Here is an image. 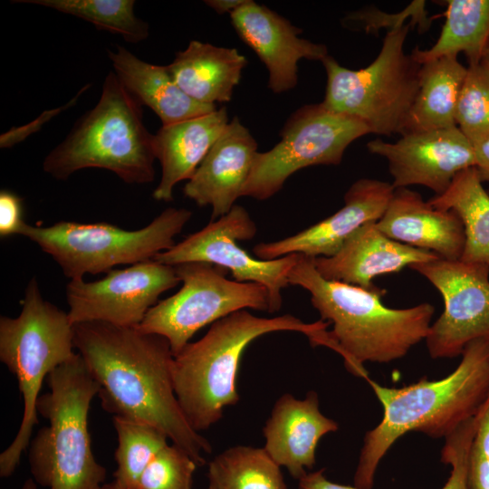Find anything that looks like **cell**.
<instances>
[{"label": "cell", "mask_w": 489, "mask_h": 489, "mask_svg": "<svg viewBox=\"0 0 489 489\" xmlns=\"http://www.w3.org/2000/svg\"><path fill=\"white\" fill-rule=\"evenodd\" d=\"M392 184L374 178H360L344 195V206L315 225L279 241L259 243L254 255L273 260L292 254L309 257L334 255L357 229L378 221L385 213L394 193Z\"/></svg>", "instance_id": "16"}, {"label": "cell", "mask_w": 489, "mask_h": 489, "mask_svg": "<svg viewBox=\"0 0 489 489\" xmlns=\"http://www.w3.org/2000/svg\"><path fill=\"white\" fill-rule=\"evenodd\" d=\"M427 201L436 208L453 210L461 218L465 242L460 260L489 268V193L475 168L459 172L443 194Z\"/></svg>", "instance_id": "26"}, {"label": "cell", "mask_w": 489, "mask_h": 489, "mask_svg": "<svg viewBox=\"0 0 489 489\" xmlns=\"http://www.w3.org/2000/svg\"><path fill=\"white\" fill-rule=\"evenodd\" d=\"M256 232L247 210L235 205L225 216L157 254L154 260L170 266L189 262L208 263L229 270L237 282L260 283L269 293L268 312L274 313L282 308V292L290 284L288 274L299 254L273 260L253 257L238 241L250 240Z\"/></svg>", "instance_id": "12"}, {"label": "cell", "mask_w": 489, "mask_h": 489, "mask_svg": "<svg viewBox=\"0 0 489 489\" xmlns=\"http://www.w3.org/2000/svg\"><path fill=\"white\" fill-rule=\"evenodd\" d=\"M71 14L92 24L99 30L120 34L139 43L148 38L149 24L135 15L133 0H16Z\"/></svg>", "instance_id": "30"}, {"label": "cell", "mask_w": 489, "mask_h": 489, "mask_svg": "<svg viewBox=\"0 0 489 489\" xmlns=\"http://www.w3.org/2000/svg\"><path fill=\"white\" fill-rule=\"evenodd\" d=\"M370 133L356 118L337 113L321 102L293 112L270 150L257 152L243 197L266 200L296 171L315 165L340 164L347 148Z\"/></svg>", "instance_id": "11"}, {"label": "cell", "mask_w": 489, "mask_h": 489, "mask_svg": "<svg viewBox=\"0 0 489 489\" xmlns=\"http://www.w3.org/2000/svg\"><path fill=\"white\" fill-rule=\"evenodd\" d=\"M229 121L225 107H221L206 115L162 126L154 134L156 158L161 166L160 180L153 191L155 200H173L175 186L191 178Z\"/></svg>", "instance_id": "22"}, {"label": "cell", "mask_w": 489, "mask_h": 489, "mask_svg": "<svg viewBox=\"0 0 489 489\" xmlns=\"http://www.w3.org/2000/svg\"><path fill=\"white\" fill-rule=\"evenodd\" d=\"M483 64H484L489 69V44L487 46V49L484 54V57L481 62Z\"/></svg>", "instance_id": "40"}, {"label": "cell", "mask_w": 489, "mask_h": 489, "mask_svg": "<svg viewBox=\"0 0 489 489\" xmlns=\"http://www.w3.org/2000/svg\"><path fill=\"white\" fill-rule=\"evenodd\" d=\"M17 317L0 318V360L16 377L24 400L18 431L0 455V476L9 477L29 447L38 424L37 402L43 380L58 366L72 359L74 325L68 312L43 299L36 279L24 292Z\"/></svg>", "instance_id": "7"}, {"label": "cell", "mask_w": 489, "mask_h": 489, "mask_svg": "<svg viewBox=\"0 0 489 489\" xmlns=\"http://www.w3.org/2000/svg\"><path fill=\"white\" fill-rule=\"evenodd\" d=\"M368 150L387 159L394 188L419 185L443 194L461 171L475 165L474 148L457 126L376 139Z\"/></svg>", "instance_id": "15"}, {"label": "cell", "mask_w": 489, "mask_h": 489, "mask_svg": "<svg viewBox=\"0 0 489 489\" xmlns=\"http://www.w3.org/2000/svg\"><path fill=\"white\" fill-rule=\"evenodd\" d=\"M338 429V423L321 413L316 391H308L303 398L284 393L273 404L263 428V448L299 480L314 466L321 437Z\"/></svg>", "instance_id": "19"}, {"label": "cell", "mask_w": 489, "mask_h": 489, "mask_svg": "<svg viewBox=\"0 0 489 489\" xmlns=\"http://www.w3.org/2000/svg\"><path fill=\"white\" fill-rule=\"evenodd\" d=\"M114 73L127 91L141 104L150 108L162 126L208 114L216 105L189 97L177 84L167 66L140 60L123 46L109 52Z\"/></svg>", "instance_id": "23"}, {"label": "cell", "mask_w": 489, "mask_h": 489, "mask_svg": "<svg viewBox=\"0 0 489 489\" xmlns=\"http://www.w3.org/2000/svg\"><path fill=\"white\" fill-rule=\"evenodd\" d=\"M288 281L310 292L321 320L332 324L329 333L333 350L341 355L348 370L364 379L369 377L364 363H388L405 357L426 340L432 324V304L387 307L381 301L384 289L326 280L315 269L313 258L301 254Z\"/></svg>", "instance_id": "3"}, {"label": "cell", "mask_w": 489, "mask_h": 489, "mask_svg": "<svg viewBox=\"0 0 489 489\" xmlns=\"http://www.w3.org/2000/svg\"><path fill=\"white\" fill-rule=\"evenodd\" d=\"M475 165V168L481 181L489 182V136L473 143Z\"/></svg>", "instance_id": "37"}, {"label": "cell", "mask_w": 489, "mask_h": 489, "mask_svg": "<svg viewBox=\"0 0 489 489\" xmlns=\"http://www.w3.org/2000/svg\"><path fill=\"white\" fill-rule=\"evenodd\" d=\"M182 283L177 292L158 302L137 326L168 341L175 355L202 328L241 310L269 311L267 289L225 277L227 270L204 262L174 266Z\"/></svg>", "instance_id": "10"}, {"label": "cell", "mask_w": 489, "mask_h": 489, "mask_svg": "<svg viewBox=\"0 0 489 489\" xmlns=\"http://www.w3.org/2000/svg\"><path fill=\"white\" fill-rule=\"evenodd\" d=\"M46 381L50 391L39 397L37 412L48 425L29 445L32 478L48 489H104L107 470L94 456L88 427L99 384L78 352Z\"/></svg>", "instance_id": "5"}, {"label": "cell", "mask_w": 489, "mask_h": 489, "mask_svg": "<svg viewBox=\"0 0 489 489\" xmlns=\"http://www.w3.org/2000/svg\"><path fill=\"white\" fill-rule=\"evenodd\" d=\"M446 22L436 42L411 55L419 64L463 53L468 65L478 64L489 44V0L446 1Z\"/></svg>", "instance_id": "27"}, {"label": "cell", "mask_w": 489, "mask_h": 489, "mask_svg": "<svg viewBox=\"0 0 489 489\" xmlns=\"http://www.w3.org/2000/svg\"><path fill=\"white\" fill-rule=\"evenodd\" d=\"M180 283L174 266L154 259L114 269L94 282L71 280L66 287L72 323L101 321L138 326L158 297Z\"/></svg>", "instance_id": "14"}, {"label": "cell", "mask_w": 489, "mask_h": 489, "mask_svg": "<svg viewBox=\"0 0 489 489\" xmlns=\"http://www.w3.org/2000/svg\"><path fill=\"white\" fill-rule=\"evenodd\" d=\"M22 489H37V484L34 481L33 478H28L24 483ZM104 489H118V488L111 482V483L106 484L104 486Z\"/></svg>", "instance_id": "39"}, {"label": "cell", "mask_w": 489, "mask_h": 489, "mask_svg": "<svg viewBox=\"0 0 489 489\" xmlns=\"http://www.w3.org/2000/svg\"><path fill=\"white\" fill-rule=\"evenodd\" d=\"M466 72L457 56L421 64L418 91L402 135L456 126L455 110Z\"/></svg>", "instance_id": "25"}, {"label": "cell", "mask_w": 489, "mask_h": 489, "mask_svg": "<svg viewBox=\"0 0 489 489\" xmlns=\"http://www.w3.org/2000/svg\"><path fill=\"white\" fill-rule=\"evenodd\" d=\"M118 446L117 469L112 483L118 489H137L138 481L153 457L168 443V437L148 423L112 417Z\"/></svg>", "instance_id": "29"}, {"label": "cell", "mask_w": 489, "mask_h": 489, "mask_svg": "<svg viewBox=\"0 0 489 489\" xmlns=\"http://www.w3.org/2000/svg\"><path fill=\"white\" fill-rule=\"evenodd\" d=\"M207 489H287L281 467L263 447L235 446L208 464Z\"/></svg>", "instance_id": "28"}, {"label": "cell", "mask_w": 489, "mask_h": 489, "mask_svg": "<svg viewBox=\"0 0 489 489\" xmlns=\"http://www.w3.org/2000/svg\"><path fill=\"white\" fill-rule=\"evenodd\" d=\"M141 104L114 72L103 82L93 109L44 158V172L60 180L88 168H104L128 184L154 180V134L144 125Z\"/></svg>", "instance_id": "6"}, {"label": "cell", "mask_w": 489, "mask_h": 489, "mask_svg": "<svg viewBox=\"0 0 489 489\" xmlns=\"http://www.w3.org/2000/svg\"><path fill=\"white\" fill-rule=\"evenodd\" d=\"M409 268L427 279L444 300V311L425 340L431 358L457 357L473 340L489 338L487 266L438 258Z\"/></svg>", "instance_id": "13"}, {"label": "cell", "mask_w": 489, "mask_h": 489, "mask_svg": "<svg viewBox=\"0 0 489 489\" xmlns=\"http://www.w3.org/2000/svg\"><path fill=\"white\" fill-rule=\"evenodd\" d=\"M186 208L168 207L148 225L127 230L109 223L59 221L49 226L26 223L19 235L35 243L70 280L108 273L116 265L154 259L175 244L191 218Z\"/></svg>", "instance_id": "9"}, {"label": "cell", "mask_w": 489, "mask_h": 489, "mask_svg": "<svg viewBox=\"0 0 489 489\" xmlns=\"http://www.w3.org/2000/svg\"><path fill=\"white\" fill-rule=\"evenodd\" d=\"M230 18L242 41L255 52L267 68L268 87L274 93L288 91L296 86L301 59L321 62L329 55L324 44L299 37L300 28L252 0L230 14Z\"/></svg>", "instance_id": "17"}, {"label": "cell", "mask_w": 489, "mask_h": 489, "mask_svg": "<svg viewBox=\"0 0 489 489\" xmlns=\"http://www.w3.org/2000/svg\"><path fill=\"white\" fill-rule=\"evenodd\" d=\"M458 366L437 380L423 378L402 388L365 379L383 408L380 422L363 438L354 486L372 489L380 461L410 431L446 438L474 417L489 394V338L470 342Z\"/></svg>", "instance_id": "2"}, {"label": "cell", "mask_w": 489, "mask_h": 489, "mask_svg": "<svg viewBox=\"0 0 489 489\" xmlns=\"http://www.w3.org/2000/svg\"><path fill=\"white\" fill-rule=\"evenodd\" d=\"M468 479L470 489H489V394L475 415Z\"/></svg>", "instance_id": "34"}, {"label": "cell", "mask_w": 489, "mask_h": 489, "mask_svg": "<svg viewBox=\"0 0 489 489\" xmlns=\"http://www.w3.org/2000/svg\"><path fill=\"white\" fill-rule=\"evenodd\" d=\"M74 348L100 386L104 410L158 427L198 466L205 465L212 446L180 408L173 382L174 354L167 339L137 326L88 321L74 324Z\"/></svg>", "instance_id": "1"}, {"label": "cell", "mask_w": 489, "mask_h": 489, "mask_svg": "<svg viewBox=\"0 0 489 489\" xmlns=\"http://www.w3.org/2000/svg\"><path fill=\"white\" fill-rule=\"evenodd\" d=\"M376 225L390 239L435 253L441 259L460 260L464 252L465 227L458 215L434 207L408 187L395 188Z\"/></svg>", "instance_id": "21"}, {"label": "cell", "mask_w": 489, "mask_h": 489, "mask_svg": "<svg viewBox=\"0 0 489 489\" xmlns=\"http://www.w3.org/2000/svg\"><path fill=\"white\" fill-rule=\"evenodd\" d=\"M411 24L389 30L377 58L365 68L350 70L325 57L321 62L327 84L321 103L362 121L370 133L401 136L418 91L421 67L404 51Z\"/></svg>", "instance_id": "8"}, {"label": "cell", "mask_w": 489, "mask_h": 489, "mask_svg": "<svg viewBox=\"0 0 489 489\" xmlns=\"http://www.w3.org/2000/svg\"><path fill=\"white\" fill-rule=\"evenodd\" d=\"M455 124L472 144L489 136V69L482 62L467 66Z\"/></svg>", "instance_id": "31"}, {"label": "cell", "mask_w": 489, "mask_h": 489, "mask_svg": "<svg viewBox=\"0 0 489 489\" xmlns=\"http://www.w3.org/2000/svg\"><path fill=\"white\" fill-rule=\"evenodd\" d=\"M246 63L245 56L235 48L192 40L167 68L189 97L216 105L231 100Z\"/></svg>", "instance_id": "24"}, {"label": "cell", "mask_w": 489, "mask_h": 489, "mask_svg": "<svg viewBox=\"0 0 489 489\" xmlns=\"http://www.w3.org/2000/svg\"><path fill=\"white\" fill-rule=\"evenodd\" d=\"M488 193H489V190H488Z\"/></svg>", "instance_id": "41"}, {"label": "cell", "mask_w": 489, "mask_h": 489, "mask_svg": "<svg viewBox=\"0 0 489 489\" xmlns=\"http://www.w3.org/2000/svg\"><path fill=\"white\" fill-rule=\"evenodd\" d=\"M475 415L445 438L441 450V461L449 465L451 471L446 483L441 489H470L468 462L475 428Z\"/></svg>", "instance_id": "33"}, {"label": "cell", "mask_w": 489, "mask_h": 489, "mask_svg": "<svg viewBox=\"0 0 489 489\" xmlns=\"http://www.w3.org/2000/svg\"><path fill=\"white\" fill-rule=\"evenodd\" d=\"M298 489H360L330 481L325 475L324 469L309 472L299 479Z\"/></svg>", "instance_id": "36"}, {"label": "cell", "mask_w": 489, "mask_h": 489, "mask_svg": "<svg viewBox=\"0 0 489 489\" xmlns=\"http://www.w3.org/2000/svg\"><path fill=\"white\" fill-rule=\"evenodd\" d=\"M25 222L23 219L22 199L14 192H0V235L7 237L19 235Z\"/></svg>", "instance_id": "35"}, {"label": "cell", "mask_w": 489, "mask_h": 489, "mask_svg": "<svg viewBox=\"0 0 489 489\" xmlns=\"http://www.w3.org/2000/svg\"><path fill=\"white\" fill-rule=\"evenodd\" d=\"M368 222L357 229L332 256L313 258L321 277L371 289L379 275L396 273L417 263L440 258L435 253L390 239Z\"/></svg>", "instance_id": "20"}, {"label": "cell", "mask_w": 489, "mask_h": 489, "mask_svg": "<svg viewBox=\"0 0 489 489\" xmlns=\"http://www.w3.org/2000/svg\"><path fill=\"white\" fill-rule=\"evenodd\" d=\"M257 148L248 129L234 117L186 183L184 195L198 206H210L213 220L225 216L243 197Z\"/></svg>", "instance_id": "18"}, {"label": "cell", "mask_w": 489, "mask_h": 489, "mask_svg": "<svg viewBox=\"0 0 489 489\" xmlns=\"http://www.w3.org/2000/svg\"><path fill=\"white\" fill-rule=\"evenodd\" d=\"M248 0H207L206 5L215 10L217 14H232L236 9L243 6Z\"/></svg>", "instance_id": "38"}, {"label": "cell", "mask_w": 489, "mask_h": 489, "mask_svg": "<svg viewBox=\"0 0 489 489\" xmlns=\"http://www.w3.org/2000/svg\"><path fill=\"white\" fill-rule=\"evenodd\" d=\"M198 465L183 448L168 444L149 462L137 489H193Z\"/></svg>", "instance_id": "32"}, {"label": "cell", "mask_w": 489, "mask_h": 489, "mask_svg": "<svg viewBox=\"0 0 489 489\" xmlns=\"http://www.w3.org/2000/svg\"><path fill=\"white\" fill-rule=\"evenodd\" d=\"M329 322L307 323L284 314L264 318L241 310L211 324L198 340L189 342L174 356L173 382L180 408L197 432L217 423L227 407L239 400L237 374L247 346L271 332L297 331L314 345L327 346Z\"/></svg>", "instance_id": "4"}]
</instances>
